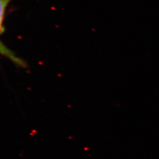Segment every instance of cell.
Instances as JSON below:
<instances>
[{
    "mask_svg": "<svg viewBox=\"0 0 159 159\" xmlns=\"http://www.w3.org/2000/svg\"><path fill=\"white\" fill-rule=\"evenodd\" d=\"M11 0H0V33L2 28V23L7 6Z\"/></svg>",
    "mask_w": 159,
    "mask_h": 159,
    "instance_id": "obj_1",
    "label": "cell"
},
{
    "mask_svg": "<svg viewBox=\"0 0 159 159\" xmlns=\"http://www.w3.org/2000/svg\"><path fill=\"white\" fill-rule=\"evenodd\" d=\"M0 48H1V46H0Z\"/></svg>",
    "mask_w": 159,
    "mask_h": 159,
    "instance_id": "obj_2",
    "label": "cell"
}]
</instances>
